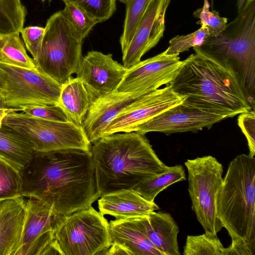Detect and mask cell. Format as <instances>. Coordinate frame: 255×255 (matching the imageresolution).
Returning <instances> with one entry per match:
<instances>
[{
  "label": "cell",
  "instance_id": "6da1fadb",
  "mask_svg": "<svg viewBox=\"0 0 255 255\" xmlns=\"http://www.w3.org/2000/svg\"><path fill=\"white\" fill-rule=\"evenodd\" d=\"M20 172L21 196L43 201L61 215L88 208L100 197L91 152L35 151Z\"/></svg>",
  "mask_w": 255,
  "mask_h": 255
},
{
  "label": "cell",
  "instance_id": "7a4b0ae2",
  "mask_svg": "<svg viewBox=\"0 0 255 255\" xmlns=\"http://www.w3.org/2000/svg\"><path fill=\"white\" fill-rule=\"evenodd\" d=\"M100 197L138 184L160 173V160L144 134L114 133L99 139L91 150Z\"/></svg>",
  "mask_w": 255,
  "mask_h": 255
},
{
  "label": "cell",
  "instance_id": "3957f363",
  "mask_svg": "<svg viewBox=\"0 0 255 255\" xmlns=\"http://www.w3.org/2000/svg\"><path fill=\"white\" fill-rule=\"evenodd\" d=\"M169 85L186 97L183 105L227 119L252 110L235 77L196 54L184 60Z\"/></svg>",
  "mask_w": 255,
  "mask_h": 255
},
{
  "label": "cell",
  "instance_id": "277c9868",
  "mask_svg": "<svg viewBox=\"0 0 255 255\" xmlns=\"http://www.w3.org/2000/svg\"><path fill=\"white\" fill-rule=\"evenodd\" d=\"M193 49L197 55L230 72L255 110V0H246L238 16L223 31Z\"/></svg>",
  "mask_w": 255,
  "mask_h": 255
},
{
  "label": "cell",
  "instance_id": "5b68a950",
  "mask_svg": "<svg viewBox=\"0 0 255 255\" xmlns=\"http://www.w3.org/2000/svg\"><path fill=\"white\" fill-rule=\"evenodd\" d=\"M216 213L232 241L255 250V158L242 154L230 163L216 201Z\"/></svg>",
  "mask_w": 255,
  "mask_h": 255
},
{
  "label": "cell",
  "instance_id": "8992f818",
  "mask_svg": "<svg viewBox=\"0 0 255 255\" xmlns=\"http://www.w3.org/2000/svg\"><path fill=\"white\" fill-rule=\"evenodd\" d=\"M36 68L61 85L76 73L82 58L83 39L61 10L47 19Z\"/></svg>",
  "mask_w": 255,
  "mask_h": 255
},
{
  "label": "cell",
  "instance_id": "52a82bcc",
  "mask_svg": "<svg viewBox=\"0 0 255 255\" xmlns=\"http://www.w3.org/2000/svg\"><path fill=\"white\" fill-rule=\"evenodd\" d=\"M54 238L61 255H98L111 246L109 223L92 206L60 215Z\"/></svg>",
  "mask_w": 255,
  "mask_h": 255
},
{
  "label": "cell",
  "instance_id": "ba28073f",
  "mask_svg": "<svg viewBox=\"0 0 255 255\" xmlns=\"http://www.w3.org/2000/svg\"><path fill=\"white\" fill-rule=\"evenodd\" d=\"M2 124L17 131L32 144L38 152L68 149L91 152L92 143L81 126L72 121L59 122L33 117L12 112Z\"/></svg>",
  "mask_w": 255,
  "mask_h": 255
},
{
  "label": "cell",
  "instance_id": "9c48e42d",
  "mask_svg": "<svg viewBox=\"0 0 255 255\" xmlns=\"http://www.w3.org/2000/svg\"><path fill=\"white\" fill-rule=\"evenodd\" d=\"M188 191L192 209L206 234L217 236L223 228L216 213V201L223 181V167L211 155L188 159Z\"/></svg>",
  "mask_w": 255,
  "mask_h": 255
},
{
  "label": "cell",
  "instance_id": "30bf717a",
  "mask_svg": "<svg viewBox=\"0 0 255 255\" xmlns=\"http://www.w3.org/2000/svg\"><path fill=\"white\" fill-rule=\"evenodd\" d=\"M4 84L0 90L6 106L26 107L57 105L62 85L39 71L0 63Z\"/></svg>",
  "mask_w": 255,
  "mask_h": 255
},
{
  "label": "cell",
  "instance_id": "8fae6325",
  "mask_svg": "<svg viewBox=\"0 0 255 255\" xmlns=\"http://www.w3.org/2000/svg\"><path fill=\"white\" fill-rule=\"evenodd\" d=\"M178 55H167L166 50L127 71L116 91L134 99L151 93L173 80L184 63Z\"/></svg>",
  "mask_w": 255,
  "mask_h": 255
},
{
  "label": "cell",
  "instance_id": "7c38bea8",
  "mask_svg": "<svg viewBox=\"0 0 255 255\" xmlns=\"http://www.w3.org/2000/svg\"><path fill=\"white\" fill-rule=\"evenodd\" d=\"M185 98L174 92L170 85L138 97L113 120L104 131L102 137L120 132L134 131L141 124L182 104Z\"/></svg>",
  "mask_w": 255,
  "mask_h": 255
},
{
  "label": "cell",
  "instance_id": "4fadbf2b",
  "mask_svg": "<svg viewBox=\"0 0 255 255\" xmlns=\"http://www.w3.org/2000/svg\"><path fill=\"white\" fill-rule=\"evenodd\" d=\"M28 198L21 240L15 255H42L54 240V228L61 215L44 202Z\"/></svg>",
  "mask_w": 255,
  "mask_h": 255
},
{
  "label": "cell",
  "instance_id": "5bb4252c",
  "mask_svg": "<svg viewBox=\"0 0 255 255\" xmlns=\"http://www.w3.org/2000/svg\"><path fill=\"white\" fill-rule=\"evenodd\" d=\"M171 0H150L126 49L122 52L127 70L138 64L142 56L155 46L165 31V18Z\"/></svg>",
  "mask_w": 255,
  "mask_h": 255
},
{
  "label": "cell",
  "instance_id": "9a60e30c",
  "mask_svg": "<svg viewBox=\"0 0 255 255\" xmlns=\"http://www.w3.org/2000/svg\"><path fill=\"white\" fill-rule=\"evenodd\" d=\"M227 118L206 112L183 104L162 112L138 126L135 130L142 134L157 131L169 135L187 131L197 132L204 128L210 129L213 125Z\"/></svg>",
  "mask_w": 255,
  "mask_h": 255
},
{
  "label": "cell",
  "instance_id": "2e32d148",
  "mask_svg": "<svg viewBox=\"0 0 255 255\" xmlns=\"http://www.w3.org/2000/svg\"><path fill=\"white\" fill-rule=\"evenodd\" d=\"M126 71L111 54L91 51L82 57L76 74L96 99L116 90Z\"/></svg>",
  "mask_w": 255,
  "mask_h": 255
},
{
  "label": "cell",
  "instance_id": "e0dca14e",
  "mask_svg": "<svg viewBox=\"0 0 255 255\" xmlns=\"http://www.w3.org/2000/svg\"><path fill=\"white\" fill-rule=\"evenodd\" d=\"M135 99L129 94L116 90L95 99L81 124L89 141L94 143L101 138L109 124Z\"/></svg>",
  "mask_w": 255,
  "mask_h": 255
},
{
  "label": "cell",
  "instance_id": "ac0fdd59",
  "mask_svg": "<svg viewBox=\"0 0 255 255\" xmlns=\"http://www.w3.org/2000/svg\"><path fill=\"white\" fill-rule=\"evenodd\" d=\"M23 196L0 200V255H15L26 214Z\"/></svg>",
  "mask_w": 255,
  "mask_h": 255
},
{
  "label": "cell",
  "instance_id": "d6986e66",
  "mask_svg": "<svg viewBox=\"0 0 255 255\" xmlns=\"http://www.w3.org/2000/svg\"><path fill=\"white\" fill-rule=\"evenodd\" d=\"M109 233L111 246L124 255H163L143 232L138 218L111 221Z\"/></svg>",
  "mask_w": 255,
  "mask_h": 255
},
{
  "label": "cell",
  "instance_id": "ffe728a7",
  "mask_svg": "<svg viewBox=\"0 0 255 255\" xmlns=\"http://www.w3.org/2000/svg\"><path fill=\"white\" fill-rule=\"evenodd\" d=\"M145 234L163 255L181 254L177 241L179 227L168 213L152 211L138 217Z\"/></svg>",
  "mask_w": 255,
  "mask_h": 255
},
{
  "label": "cell",
  "instance_id": "44dd1931",
  "mask_svg": "<svg viewBox=\"0 0 255 255\" xmlns=\"http://www.w3.org/2000/svg\"><path fill=\"white\" fill-rule=\"evenodd\" d=\"M98 208L102 214L114 216L116 220L138 218L160 209L154 202L145 200L133 190H122L101 196Z\"/></svg>",
  "mask_w": 255,
  "mask_h": 255
},
{
  "label": "cell",
  "instance_id": "7402d4cb",
  "mask_svg": "<svg viewBox=\"0 0 255 255\" xmlns=\"http://www.w3.org/2000/svg\"><path fill=\"white\" fill-rule=\"evenodd\" d=\"M82 80L71 77L62 84L59 105L70 120L81 126L91 105L95 100Z\"/></svg>",
  "mask_w": 255,
  "mask_h": 255
},
{
  "label": "cell",
  "instance_id": "603a6c76",
  "mask_svg": "<svg viewBox=\"0 0 255 255\" xmlns=\"http://www.w3.org/2000/svg\"><path fill=\"white\" fill-rule=\"evenodd\" d=\"M35 151L31 142L17 131L2 124L0 125V155L19 170L32 159Z\"/></svg>",
  "mask_w": 255,
  "mask_h": 255
},
{
  "label": "cell",
  "instance_id": "cb8c5ba5",
  "mask_svg": "<svg viewBox=\"0 0 255 255\" xmlns=\"http://www.w3.org/2000/svg\"><path fill=\"white\" fill-rule=\"evenodd\" d=\"M186 179L185 169L181 165L166 166L162 172L144 180L133 190L145 200L153 202L160 192L170 185Z\"/></svg>",
  "mask_w": 255,
  "mask_h": 255
},
{
  "label": "cell",
  "instance_id": "d4e9b609",
  "mask_svg": "<svg viewBox=\"0 0 255 255\" xmlns=\"http://www.w3.org/2000/svg\"><path fill=\"white\" fill-rule=\"evenodd\" d=\"M0 63L22 68H36L27 54L19 34L0 36Z\"/></svg>",
  "mask_w": 255,
  "mask_h": 255
},
{
  "label": "cell",
  "instance_id": "484cf974",
  "mask_svg": "<svg viewBox=\"0 0 255 255\" xmlns=\"http://www.w3.org/2000/svg\"><path fill=\"white\" fill-rule=\"evenodd\" d=\"M25 15L20 0H0V36L19 34Z\"/></svg>",
  "mask_w": 255,
  "mask_h": 255
},
{
  "label": "cell",
  "instance_id": "4316f807",
  "mask_svg": "<svg viewBox=\"0 0 255 255\" xmlns=\"http://www.w3.org/2000/svg\"><path fill=\"white\" fill-rule=\"evenodd\" d=\"M22 188L20 170L0 155V200L22 196Z\"/></svg>",
  "mask_w": 255,
  "mask_h": 255
},
{
  "label": "cell",
  "instance_id": "83f0119b",
  "mask_svg": "<svg viewBox=\"0 0 255 255\" xmlns=\"http://www.w3.org/2000/svg\"><path fill=\"white\" fill-rule=\"evenodd\" d=\"M126 5L123 33L120 39L122 52L127 47L150 0H118Z\"/></svg>",
  "mask_w": 255,
  "mask_h": 255
},
{
  "label": "cell",
  "instance_id": "f1b7e54d",
  "mask_svg": "<svg viewBox=\"0 0 255 255\" xmlns=\"http://www.w3.org/2000/svg\"><path fill=\"white\" fill-rule=\"evenodd\" d=\"M225 248L217 236L205 233L186 237L183 254L184 255H224Z\"/></svg>",
  "mask_w": 255,
  "mask_h": 255
},
{
  "label": "cell",
  "instance_id": "f546056e",
  "mask_svg": "<svg viewBox=\"0 0 255 255\" xmlns=\"http://www.w3.org/2000/svg\"><path fill=\"white\" fill-rule=\"evenodd\" d=\"M78 7L99 22L109 19L116 9L117 0H62Z\"/></svg>",
  "mask_w": 255,
  "mask_h": 255
},
{
  "label": "cell",
  "instance_id": "4dcf8cb0",
  "mask_svg": "<svg viewBox=\"0 0 255 255\" xmlns=\"http://www.w3.org/2000/svg\"><path fill=\"white\" fill-rule=\"evenodd\" d=\"M61 10L77 33L83 39L87 37L93 27L99 21L68 2H64Z\"/></svg>",
  "mask_w": 255,
  "mask_h": 255
},
{
  "label": "cell",
  "instance_id": "1f68e13d",
  "mask_svg": "<svg viewBox=\"0 0 255 255\" xmlns=\"http://www.w3.org/2000/svg\"><path fill=\"white\" fill-rule=\"evenodd\" d=\"M210 35L206 27H201L197 30L185 35H177L169 41V45L166 49L167 55H178L188 51L194 46H200Z\"/></svg>",
  "mask_w": 255,
  "mask_h": 255
},
{
  "label": "cell",
  "instance_id": "d6a6232c",
  "mask_svg": "<svg viewBox=\"0 0 255 255\" xmlns=\"http://www.w3.org/2000/svg\"><path fill=\"white\" fill-rule=\"evenodd\" d=\"M210 4L208 0H204L202 7L197 9L193 13L194 17L199 18L197 24L201 27L208 28L210 35H215L223 31L227 24L228 19L221 17L216 10L210 11Z\"/></svg>",
  "mask_w": 255,
  "mask_h": 255
},
{
  "label": "cell",
  "instance_id": "836d02e7",
  "mask_svg": "<svg viewBox=\"0 0 255 255\" xmlns=\"http://www.w3.org/2000/svg\"><path fill=\"white\" fill-rule=\"evenodd\" d=\"M20 111L39 119L59 122L71 121L59 105L29 107L21 109Z\"/></svg>",
  "mask_w": 255,
  "mask_h": 255
},
{
  "label": "cell",
  "instance_id": "e575fe53",
  "mask_svg": "<svg viewBox=\"0 0 255 255\" xmlns=\"http://www.w3.org/2000/svg\"><path fill=\"white\" fill-rule=\"evenodd\" d=\"M45 28L37 26L23 28L20 31L25 46L36 60L39 54Z\"/></svg>",
  "mask_w": 255,
  "mask_h": 255
},
{
  "label": "cell",
  "instance_id": "d590c367",
  "mask_svg": "<svg viewBox=\"0 0 255 255\" xmlns=\"http://www.w3.org/2000/svg\"><path fill=\"white\" fill-rule=\"evenodd\" d=\"M238 125L245 135L249 148V155H255V112L250 110L239 114Z\"/></svg>",
  "mask_w": 255,
  "mask_h": 255
},
{
  "label": "cell",
  "instance_id": "8d00e7d4",
  "mask_svg": "<svg viewBox=\"0 0 255 255\" xmlns=\"http://www.w3.org/2000/svg\"><path fill=\"white\" fill-rule=\"evenodd\" d=\"M254 250L245 241L240 239L232 241L230 246L225 248L224 255H255Z\"/></svg>",
  "mask_w": 255,
  "mask_h": 255
},
{
  "label": "cell",
  "instance_id": "74e56055",
  "mask_svg": "<svg viewBox=\"0 0 255 255\" xmlns=\"http://www.w3.org/2000/svg\"><path fill=\"white\" fill-rule=\"evenodd\" d=\"M20 111L18 109L9 108L5 103L4 99L0 93V125L2 124V121L4 117L8 113Z\"/></svg>",
  "mask_w": 255,
  "mask_h": 255
},
{
  "label": "cell",
  "instance_id": "f35d334b",
  "mask_svg": "<svg viewBox=\"0 0 255 255\" xmlns=\"http://www.w3.org/2000/svg\"><path fill=\"white\" fill-rule=\"evenodd\" d=\"M246 1V0H237V6L238 7V13L242 9Z\"/></svg>",
  "mask_w": 255,
  "mask_h": 255
},
{
  "label": "cell",
  "instance_id": "ab89813d",
  "mask_svg": "<svg viewBox=\"0 0 255 255\" xmlns=\"http://www.w3.org/2000/svg\"><path fill=\"white\" fill-rule=\"evenodd\" d=\"M3 84H4L3 80L0 74V90L3 86Z\"/></svg>",
  "mask_w": 255,
  "mask_h": 255
},
{
  "label": "cell",
  "instance_id": "60d3db41",
  "mask_svg": "<svg viewBox=\"0 0 255 255\" xmlns=\"http://www.w3.org/2000/svg\"><path fill=\"white\" fill-rule=\"evenodd\" d=\"M41 0V1H45V0Z\"/></svg>",
  "mask_w": 255,
  "mask_h": 255
}]
</instances>
